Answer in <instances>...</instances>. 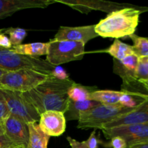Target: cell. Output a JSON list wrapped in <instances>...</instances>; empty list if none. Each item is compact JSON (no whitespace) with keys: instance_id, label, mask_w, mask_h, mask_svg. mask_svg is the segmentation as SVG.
<instances>
[{"instance_id":"6da1fadb","label":"cell","mask_w":148,"mask_h":148,"mask_svg":"<svg viewBox=\"0 0 148 148\" xmlns=\"http://www.w3.org/2000/svg\"><path fill=\"white\" fill-rule=\"evenodd\" d=\"M74 83L69 78L61 79L49 75L44 82L22 95L39 115L47 111H62L64 114L69 103L67 91Z\"/></svg>"},{"instance_id":"7a4b0ae2","label":"cell","mask_w":148,"mask_h":148,"mask_svg":"<svg viewBox=\"0 0 148 148\" xmlns=\"http://www.w3.org/2000/svg\"><path fill=\"white\" fill-rule=\"evenodd\" d=\"M147 7L132 5L109 13L95 24V30L98 36L119 39L134 34L142 13Z\"/></svg>"},{"instance_id":"3957f363","label":"cell","mask_w":148,"mask_h":148,"mask_svg":"<svg viewBox=\"0 0 148 148\" xmlns=\"http://www.w3.org/2000/svg\"><path fill=\"white\" fill-rule=\"evenodd\" d=\"M55 66L44 59L26 56L11 49L0 48V69L7 72L20 69H32L46 75H51Z\"/></svg>"},{"instance_id":"277c9868","label":"cell","mask_w":148,"mask_h":148,"mask_svg":"<svg viewBox=\"0 0 148 148\" xmlns=\"http://www.w3.org/2000/svg\"><path fill=\"white\" fill-rule=\"evenodd\" d=\"M132 110V108H126L120 104L104 105L100 103L95 108L81 114L78 120L77 128L101 130L106 124Z\"/></svg>"},{"instance_id":"5b68a950","label":"cell","mask_w":148,"mask_h":148,"mask_svg":"<svg viewBox=\"0 0 148 148\" xmlns=\"http://www.w3.org/2000/svg\"><path fill=\"white\" fill-rule=\"evenodd\" d=\"M49 76L32 69L6 72L0 79V88L23 93L34 89Z\"/></svg>"},{"instance_id":"8992f818","label":"cell","mask_w":148,"mask_h":148,"mask_svg":"<svg viewBox=\"0 0 148 148\" xmlns=\"http://www.w3.org/2000/svg\"><path fill=\"white\" fill-rule=\"evenodd\" d=\"M85 44L82 42L56 40L49 42L46 62L54 66L73 61L81 60L85 55Z\"/></svg>"},{"instance_id":"52a82bcc","label":"cell","mask_w":148,"mask_h":148,"mask_svg":"<svg viewBox=\"0 0 148 148\" xmlns=\"http://www.w3.org/2000/svg\"><path fill=\"white\" fill-rule=\"evenodd\" d=\"M0 93L5 101L10 115L27 124L38 122L40 115L34 107L23 98L21 92L0 88Z\"/></svg>"},{"instance_id":"ba28073f","label":"cell","mask_w":148,"mask_h":148,"mask_svg":"<svg viewBox=\"0 0 148 148\" xmlns=\"http://www.w3.org/2000/svg\"><path fill=\"white\" fill-rule=\"evenodd\" d=\"M104 137L108 140L114 137H121L127 147L140 143H148V123L121 126L109 129H102Z\"/></svg>"},{"instance_id":"9c48e42d","label":"cell","mask_w":148,"mask_h":148,"mask_svg":"<svg viewBox=\"0 0 148 148\" xmlns=\"http://www.w3.org/2000/svg\"><path fill=\"white\" fill-rule=\"evenodd\" d=\"M53 1L54 3L64 4L84 14H88L92 10L104 12L109 14L112 12L132 5L104 0H53Z\"/></svg>"},{"instance_id":"30bf717a","label":"cell","mask_w":148,"mask_h":148,"mask_svg":"<svg viewBox=\"0 0 148 148\" xmlns=\"http://www.w3.org/2000/svg\"><path fill=\"white\" fill-rule=\"evenodd\" d=\"M38 125L49 137H59L66 130V120L62 111H47L40 115Z\"/></svg>"},{"instance_id":"8fae6325","label":"cell","mask_w":148,"mask_h":148,"mask_svg":"<svg viewBox=\"0 0 148 148\" xmlns=\"http://www.w3.org/2000/svg\"><path fill=\"white\" fill-rule=\"evenodd\" d=\"M95 25L79 27L62 26L59 27L53 39L56 40L82 42L86 44L89 40L98 36L95 33Z\"/></svg>"},{"instance_id":"7c38bea8","label":"cell","mask_w":148,"mask_h":148,"mask_svg":"<svg viewBox=\"0 0 148 148\" xmlns=\"http://www.w3.org/2000/svg\"><path fill=\"white\" fill-rule=\"evenodd\" d=\"M4 133L10 140L22 148H27L29 131L27 123L10 115L4 122Z\"/></svg>"},{"instance_id":"4fadbf2b","label":"cell","mask_w":148,"mask_h":148,"mask_svg":"<svg viewBox=\"0 0 148 148\" xmlns=\"http://www.w3.org/2000/svg\"><path fill=\"white\" fill-rule=\"evenodd\" d=\"M144 123H148V99L130 112L123 114L113 121L106 124L102 129L114 128L121 126Z\"/></svg>"},{"instance_id":"5bb4252c","label":"cell","mask_w":148,"mask_h":148,"mask_svg":"<svg viewBox=\"0 0 148 148\" xmlns=\"http://www.w3.org/2000/svg\"><path fill=\"white\" fill-rule=\"evenodd\" d=\"M53 3V0H0V19L9 17L20 10L46 8Z\"/></svg>"},{"instance_id":"9a60e30c","label":"cell","mask_w":148,"mask_h":148,"mask_svg":"<svg viewBox=\"0 0 148 148\" xmlns=\"http://www.w3.org/2000/svg\"><path fill=\"white\" fill-rule=\"evenodd\" d=\"M138 61L139 57L134 53L121 60L114 59V72L122 79V85L137 80L136 70Z\"/></svg>"},{"instance_id":"2e32d148","label":"cell","mask_w":148,"mask_h":148,"mask_svg":"<svg viewBox=\"0 0 148 148\" xmlns=\"http://www.w3.org/2000/svg\"><path fill=\"white\" fill-rule=\"evenodd\" d=\"M98 104H100L99 103L92 100H87L83 101H72L69 100L67 109L64 113L66 120L78 121L81 114L95 108Z\"/></svg>"},{"instance_id":"e0dca14e","label":"cell","mask_w":148,"mask_h":148,"mask_svg":"<svg viewBox=\"0 0 148 148\" xmlns=\"http://www.w3.org/2000/svg\"><path fill=\"white\" fill-rule=\"evenodd\" d=\"M29 140L27 148H47L50 137L46 135L37 123L27 124Z\"/></svg>"},{"instance_id":"ac0fdd59","label":"cell","mask_w":148,"mask_h":148,"mask_svg":"<svg viewBox=\"0 0 148 148\" xmlns=\"http://www.w3.org/2000/svg\"><path fill=\"white\" fill-rule=\"evenodd\" d=\"M10 49L20 54L33 56V57H38L44 55L46 56L49 49V42L48 43L38 42V43L20 44L19 46H12Z\"/></svg>"},{"instance_id":"d6986e66","label":"cell","mask_w":148,"mask_h":148,"mask_svg":"<svg viewBox=\"0 0 148 148\" xmlns=\"http://www.w3.org/2000/svg\"><path fill=\"white\" fill-rule=\"evenodd\" d=\"M98 90L96 86H85L75 82L67 91V96L69 101H83L90 100L91 94Z\"/></svg>"},{"instance_id":"ffe728a7","label":"cell","mask_w":148,"mask_h":148,"mask_svg":"<svg viewBox=\"0 0 148 148\" xmlns=\"http://www.w3.org/2000/svg\"><path fill=\"white\" fill-rule=\"evenodd\" d=\"M123 92L121 90H98L91 94L90 100L96 101L99 103L104 104V105H115V104H119L120 98Z\"/></svg>"},{"instance_id":"44dd1931","label":"cell","mask_w":148,"mask_h":148,"mask_svg":"<svg viewBox=\"0 0 148 148\" xmlns=\"http://www.w3.org/2000/svg\"><path fill=\"white\" fill-rule=\"evenodd\" d=\"M103 51L109 53L116 60H121L130 55L134 54L132 46L123 43L119 39H115L111 46Z\"/></svg>"},{"instance_id":"7402d4cb","label":"cell","mask_w":148,"mask_h":148,"mask_svg":"<svg viewBox=\"0 0 148 148\" xmlns=\"http://www.w3.org/2000/svg\"><path fill=\"white\" fill-rule=\"evenodd\" d=\"M66 140L72 148H99L100 145H103L101 141L96 136V131L94 130L88 139L85 141L79 142L71 137H66Z\"/></svg>"},{"instance_id":"603a6c76","label":"cell","mask_w":148,"mask_h":148,"mask_svg":"<svg viewBox=\"0 0 148 148\" xmlns=\"http://www.w3.org/2000/svg\"><path fill=\"white\" fill-rule=\"evenodd\" d=\"M133 42L134 53L139 58L148 57V38L133 34L129 36Z\"/></svg>"},{"instance_id":"cb8c5ba5","label":"cell","mask_w":148,"mask_h":148,"mask_svg":"<svg viewBox=\"0 0 148 148\" xmlns=\"http://www.w3.org/2000/svg\"><path fill=\"white\" fill-rule=\"evenodd\" d=\"M1 30L4 34L8 35L12 46L22 44V42L27 36V31L21 27H9Z\"/></svg>"},{"instance_id":"d4e9b609","label":"cell","mask_w":148,"mask_h":148,"mask_svg":"<svg viewBox=\"0 0 148 148\" xmlns=\"http://www.w3.org/2000/svg\"><path fill=\"white\" fill-rule=\"evenodd\" d=\"M136 78L139 81L148 79V57L139 58L136 70Z\"/></svg>"},{"instance_id":"484cf974","label":"cell","mask_w":148,"mask_h":148,"mask_svg":"<svg viewBox=\"0 0 148 148\" xmlns=\"http://www.w3.org/2000/svg\"><path fill=\"white\" fill-rule=\"evenodd\" d=\"M10 115L5 101L0 93V133H4V122Z\"/></svg>"},{"instance_id":"4316f807","label":"cell","mask_w":148,"mask_h":148,"mask_svg":"<svg viewBox=\"0 0 148 148\" xmlns=\"http://www.w3.org/2000/svg\"><path fill=\"white\" fill-rule=\"evenodd\" d=\"M102 145L106 148H128L125 140L121 137H114L108 143H103Z\"/></svg>"},{"instance_id":"83f0119b","label":"cell","mask_w":148,"mask_h":148,"mask_svg":"<svg viewBox=\"0 0 148 148\" xmlns=\"http://www.w3.org/2000/svg\"><path fill=\"white\" fill-rule=\"evenodd\" d=\"M0 148H22L10 140L4 133H0Z\"/></svg>"},{"instance_id":"f1b7e54d","label":"cell","mask_w":148,"mask_h":148,"mask_svg":"<svg viewBox=\"0 0 148 148\" xmlns=\"http://www.w3.org/2000/svg\"><path fill=\"white\" fill-rule=\"evenodd\" d=\"M51 75L54 77L61 79H66L69 78V75L66 73V71H65L63 68H62L59 66H55L54 69H53V71L52 72Z\"/></svg>"},{"instance_id":"f546056e","label":"cell","mask_w":148,"mask_h":148,"mask_svg":"<svg viewBox=\"0 0 148 148\" xmlns=\"http://www.w3.org/2000/svg\"><path fill=\"white\" fill-rule=\"evenodd\" d=\"M12 47L10 38L7 35L4 34L2 30H0V48L1 49H10Z\"/></svg>"},{"instance_id":"4dcf8cb0","label":"cell","mask_w":148,"mask_h":148,"mask_svg":"<svg viewBox=\"0 0 148 148\" xmlns=\"http://www.w3.org/2000/svg\"><path fill=\"white\" fill-rule=\"evenodd\" d=\"M128 148H148V143L134 145L130 146V147H129Z\"/></svg>"},{"instance_id":"1f68e13d","label":"cell","mask_w":148,"mask_h":148,"mask_svg":"<svg viewBox=\"0 0 148 148\" xmlns=\"http://www.w3.org/2000/svg\"><path fill=\"white\" fill-rule=\"evenodd\" d=\"M6 72H7V71H4V70H3V69H0V79H1V77H2V75H4V74Z\"/></svg>"},{"instance_id":"d6a6232c","label":"cell","mask_w":148,"mask_h":148,"mask_svg":"<svg viewBox=\"0 0 148 148\" xmlns=\"http://www.w3.org/2000/svg\"><path fill=\"white\" fill-rule=\"evenodd\" d=\"M140 82H143V83L144 84V85H145V86L148 88V79H147V80H145V81H140Z\"/></svg>"}]
</instances>
